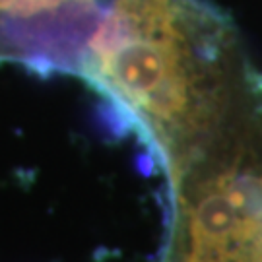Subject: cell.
<instances>
[{
	"mask_svg": "<svg viewBox=\"0 0 262 262\" xmlns=\"http://www.w3.org/2000/svg\"><path fill=\"white\" fill-rule=\"evenodd\" d=\"M249 62L233 21L206 0H103L76 74L179 163Z\"/></svg>",
	"mask_w": 262,
	"mask_h": 262,
	"instance_id": "1",
	"label": "cell"
},
{
	"mask_svg": "<svg viewBox=\"0 0 262 262\" xmlns=\"http://www.w3.org/2000/svg\"><path fill=\"white\" fill-rule=\"evenodd\" d=\"M101 12L103 0H0V60L76 74Z\"/></svg>",
	"mask_w": 262,
	"mask_h": 262,
	"instance_id": "2",
	"label": "cell"
}]
</instances>
